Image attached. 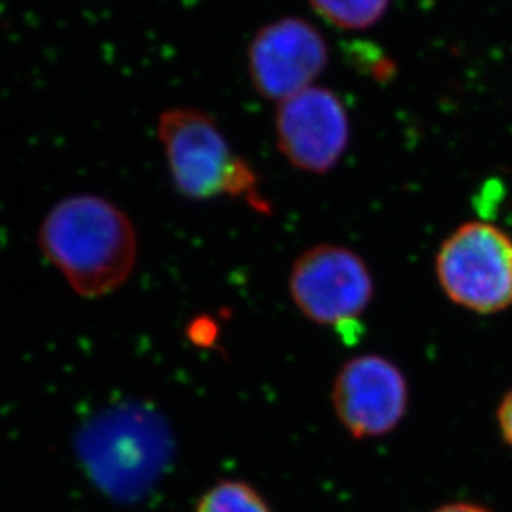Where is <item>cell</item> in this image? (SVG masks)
Returning a JSON list of instances; mask_svg holds the SVG:
<instances>
[{
	"label": "cell",
	"mask_w": 512,
	"mask_h": 512,
	"mask_svg": "<svg viewBox=\"0 0 512 512\" xmlns=\"http://www.w3.org/2000/svg\"><path fill=\"white\" fill-rule=\"evenodd\" d=\"M39 246L68 285L87 299L120 289L138 259V236L130 218L95 194L55 204L40 226Z\"/></svg>",
	"instance_id": "obj_1"
},
{
	"label": "cell",
	"mask_w": 512,
	"mask_h": 512,
	"mask_svg": "<svg viewBox=\"0 0 512 512\" xmlns=\"http://www.w3.org/2000/svg\"><path fill=\"white\" fill-rule=\"evenodd\" d=\"M171 178L189 199L256 196L251 166L234 155L223 131L208 113L196 108H170L158 121Z\"/></svg>",
	"instance_id": "obj_2"
},
{
	"label": "cell",
	"mask_w": 512,
	"mask_h": 512,
	"mask_svg": "<svg viewBox=\"0 0 512 512\" xmlns=\"http://www.w3.org/2000/svg\"><path fill=\"white\" fill-rule=\"evenodd\" d=\"M436 279L453 304L474 314L512 307V236L488 221L464 223L441 242Z\"/></svg>",
	"instance_id": "obj_3"
},
{
	"label": "cell",
	"mask_w": 512,
	"mask_h": 512,
	"mask_svg": "<svg viewBox=\"0 0 512 512\" xmlns=\"http://www.w3.org/2000/svg\"><path fill=\"white\" fill-rule=\"evenodd\" d=\"M289 292L310 322L335 329L357 327L372 304V272L357 252L339 244H319L302 252L290 269Z\"/></svg>",
	"instance_id": "obj_4"
},
{
	"label": "cell",
	"mask_w": 512,
	"mask_h": 512,
	"mask_svg": "<svg viewBox=\"0 0 512 512\" xmlns=\"http://www.w3.org/2000/svg\"><path fill=\"white\" fill-rule=\"evenodd\" d=\"M350 131L347 108L329 88H305L277 107V148L290 165L305 173L334 170L347 151Z\"/></svg>",
	"instance_id": "obj_5"
},
{
	"label": "cell",
	"mask_w": 512,
	"mask_h": 512,
	"mask_svg": "<svg viewBox=\"0 0 512 512\" xmlns=\"http://www.w3.org/2000/svg\"><path fill=\"white\" fill-rule=\"evenodd\" d=\"M247 65L257 93L279 103L314 87L315 78L329 65V47L310 22L284 17L254 35Z\"/></svg>",
	"instance_id": "obj_6"
},
{
	"label": "cell",
	"mask_w": 512,
	"mask_h": 512,
	"mask_svg": "<svg viewBox=\"0 0 512 512\" xmlns=\"http://www.w3.org/2000/svg\"><path fill=\"white\" fill-rule=\"evenodd\" d=\"M332 406L340 425L353 438H380L403 420L408 410V383L388 358L360 355L337 373Z\"/></svg>",
	"instance_id": "obj_7"
},
{
	"label": "cell",
	"mask_w": 512,
	"mask_h": 512,
	"mask_svg": "<svg viewBox=\"0 0 512 512\" xmlns=\"http://www.w3.org/2000/svg\"><path fill=\"white\" fill-rule=\"evenodd\" d=\"M309 4L320 19L335 29L358 32L377 25L392 0H309Z\"/></svg>",
	"instance_id": "obj_8"
},
{
	"label": "cell",
	"mask_w": 512,
	"mask_h": 512,
	"mask_svg": "<svg viewBox=\"0 0 512 512\" xmlns=\"http://www.w3.org/2000/svg\"><path fill=\"white\" fill-rule=\"evenodd\" d=\"M194 512H272V509L251 484L223 479L201 496Z\"/></svg>",
	"instance_id": "obj_9"
},
{
	"label": "cell",
	"mask_w": 512,
	"mask_h": 512,
	"mask_svg": "<svg viewBox=\"0 0 512 512\" xmlns=\"http://www.w3.org/2000/svg\"><path fill=\"white\" fill-rule=\"evenodd\" d=\"M498 425L503 435V440L506 441V445L512 450V388L503 400L498 408Z\"/></svg>",
	"instance_id": "obj_10"
},
{
	"label": "cell",
	"mask_w": 512,
	"mask_h": 512,
	"mask_svg": "<svg viewBox=\"0 0 512 512\" xmlns=\"http://www.w3.org/2000/svg\"><path fill=\"white\" fill-rule=\"evenodd\" d=\"M433 512H491L489 509L484 508V506H479V504H471V503H453V504H445V506H441V508L435 509Z\"/></svg>",
	"instance_id": "obj_11"
}]
</instances>
